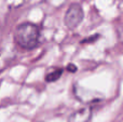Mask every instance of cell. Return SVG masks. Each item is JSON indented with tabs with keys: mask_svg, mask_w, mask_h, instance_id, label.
I'll list each match as a JSON object with an SVG mask.
<instances>
[{
	"mask_svg": "<svg viewBox=\"0 0 123 122\" xmlns=\"http://www.w3.org/2000/svg\"><path fill=\"white\" fill-rule=\"evenodd\" d=\"M92 116V109L90 107H83L74 111L70 116L68 122H89Z\"/></svg>",
	"mask_w": 123,
	"mask_h": 122,
	"instance_id": "cell-3",
	"label": "cell"
},
{
	"mask_svg": "<svg viewBox=\"0 0 123 122\" xmlns=\"http://www.w3.org/2000/svg\"><path fill=\"white\" fill-rule=\"evenodd\" d=\"M62 73H63V69L62 68H56V69H52L50 73H47L45 76V81L47 82H53L56 81L61 78Z\"/></svg>",
	"mask_w": 123,
	"mask_h": 122,
	"instance_id": "cell-4",
	"label": "cell"
},
{
	"mask_svg": "<svg viewBox=\"0 0 123 122\" xmlns=\"http://www.w3.org/2000/svg\"><path fill=\"white\" fill-rule=\"evenodd\" d=\"M14 38L19 47L26 50H32L39 44L40 30L38 26L32 23H23L17 26Z\"/></svg>",
	"mask_w": 123,
	"mask_h": 122,
	"instance_id": "cell-1",
	"label": "cell"
},
{
	"mask_svg": "<svg viewBox=\"0 0 123 122\" xmlns=\"http://www.w3.org/2000/svg\"><path fill=\"white\" fill-rule=\"evenodd\" d=\"M83 16H84V13H83L82 6L79 3H72L68 8L65 14V18H64L66 27L71 30L76 29L82 22Z\"/></svg>",
	"mask_w": 123,
	"mask_h": 122,
	"instance_id": "cell-2",
	"label": "cell"
},
{
	"mask_svg": "<svg viewBox=\"0 0 123 122\" xmlns=\"http://www.w3.org/2000/svg\"><path fill=\"white\" fill-rule=\"evenodd\" d=\"M67 69H68V71H72V73H74V71L77 70V67L74 66V64H69L67 66Z\"/></svg>",
	"mask_w": 123,
	"mask_h": 122,
	"instance_id": "cell-5",
	"label": "cell"
}]
</instances>
